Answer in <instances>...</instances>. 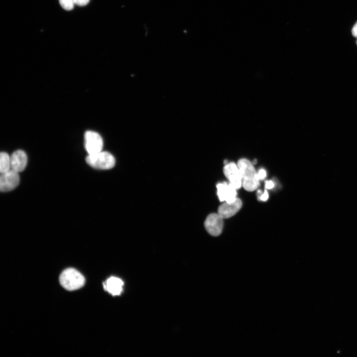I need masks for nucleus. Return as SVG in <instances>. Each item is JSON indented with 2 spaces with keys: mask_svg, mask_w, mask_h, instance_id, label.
Segmentation results:
<instances>
[{
  "mask_svg": "<svg viewBox=\"0 0 357 357\" xmlns=\"http://www.w3.org/2000/svg\"><path fill=\"white\" fill-rule=\"evenodd\" d=\"M11 170V156L5 152L0 154V172H7Z\"/></svg>",
  "mask_w": 357,
  "mask_h": 357,
  "instance_id": "f8f14e48",
  "label": "nucleus"
},
{
  "mask_svg": "<svg viewBox=\"0 0 357 357\" xmlns=\"http://www.w3.org/2000/svg\"><path fill=\"white\" fill-rule=\"evenodd\" d=\"M61 285L68 291L82 288L85 284V278L75 268H69L62 272L60 277Z\"/></svg>",
  "mask_w": 357,
  "mask_h": 357,
  "instance_id": "f03ea898",
  "label": "nucleus"
},
{
  "mask_svg": "<svg viewBox=\"0 0 357 357\" xmlns=\"http://www.w3.org/2000/svg\"><path fill=\"white\" fill-rule=\"evenodd\" d=\"M223 225V218L217 214L209 215L204 222V226L208 233L215 237L221 234Z\"/></svg>",
  "mask_w": 357,
  "mask_h": 357,
  "instance_id": "39448f33",
  "label": "nucleus"
},
{
  "mask_svg": "<svg viewBox=\"0 0 357 357\" xmlns=\"http://www.w3.org/2000/svg\"><path fill=\"white\" fill-rule=\"evenodd\" d=\"M11 170L17 172L25 171L28 164V157L22 150L15 152L11 156Z\"/></svg>",
  "mask_w": 357,
  "mask_h": 357,
  "instance_id": "9d476101",
  "label": "nucleus"
},
{
  "mask_svg": "<svg viewBox=\"0 0 357 357\" xmlns=\"http://www.w3.org/2000/svg\"><path fill=\"white\" fill-rule=\"evenodd\" d=\"M87 164L99 170H109L115 165V159L113 155L107 152H101L96 154L89 155L86 159Z\"/></svg>",
  "mask_w": 357,
  "mask_h": 357,
  "instance_id": "7ed1b4c3",
  "label": "nucleus"
},
{
  "mask_svg": "<svg viewBox=\"0 0 357 357\" xmlns=\"http://www.w3.org/2000/svg\"><path fill=\"white\" fill-rule=\"evenodd\" d=\"M275 186L274 183L271 181H266L265 182V188L271 189Z\"/></svg>",
  "mask_w": 357,
  "mask_h": 357,
  "instance_id": "f3484780",
  "label": "nucleus"
},
{
  "mask_svg": "<svg viewBox=\"0 0 357 357\" xmlns=\"http://www.w3.org/2000/svg\"><path fill=\"white\" fill-rule=\"evenodd\" d=\"M59 3L63 9L68 11L72 10L75 5L74 0H59Z\"/></svg>",
  "mask_w": 357,
  "mask_h": 357,
  "instance_id": "ddd939ff",
  "label": "nucleus"
},
{
  "mask_svg": "<svg viewBox=\"0 0 357 357\" xmlns=\"http://www.w3.org/2000/svg\"><path fill=\"white\" fill-rule=\"evenodd\" d=\"M238 167L240 170L242 180V186L248 192H253L260 186L258 178L253 164L247 159L239 160Z\"/></svg>",
  "mask_w": 357,
  "mask_h": 357,
  "instance_id": "f257e3e1",
  "label": "nucleus"
},
{
  "mask_svg": "<svg viewBox=\"0 0 357 357\" xmlns=\"http://www.w3.org/2000/svg\"><path fill=\"white\" fill-rule=\"evenodd\" d=\"M268 199V194L267 191L265 190L264 193L259 197V199L262 201L265 202Z\"/></svg>",
  "mask_w": 357,
  "mask_h": 357,
  "instance_id": "dca6fc26",
  "label": "nucleus"
},
{
  "mask_svg": "<svg viewBox=\"0 0 357 357\" xmlns=\"http://www.w3.org/2000/svg\"><path fill=\"white\" fill-rule=\"evenodd\" d=\"M84 139L85 149L89 155L96 154L102 151L103 140L98 133L92 131H87Z\"/></svg>",
  "mask_w": 357,
  "mask_h": 357,
  "instance_id": "20e7f679",
  "label": "nucleus"
},
{
  "mask_svg": "<svg viewBox=\"0 0 357 357\" xmlns=\"http://www.w3.org/2000/svg\"></svg>",
  "mask_w": 357,
  "mask_h": 357,
  "instance_id": "6ab92c4d",
  "label": "nucleus"
},
{
  "mask_svg": "<svg viewBox=\"0 0 357 357\" xmlns=\"http://www.w3.org/2000/svg\"><path fill=\"white\" fill-rule=\"evenodd\" d=\"M259 180H264L266 177V172L265 170L262 169L258 173Z\"/></svg>",
  "mask_w": 357,
  "mask_h": 357,
  "instance_id": "2eb2a0df",
  "label": "nucleus"
},
{
  "mask_svg": "<svg viewBox=\"0 0 357 357\" xmlns=\"http://www.w3.org/2000/svg\"><path fill=\"white\" fill-rule=\"evenodd\" d=\"M124 283L120 279L114 277L108 279L103 283L105 290L113 296H119L123 291Z\"/></svg>",
  "mask_w": 357,
  "mask_h": 357,
  "instance_id": "9b49d317",
  "label": "nucleus"
},
{
  "mask_svg": "<svg viewBox=\"0 0 357 357\" xmlns=\"http://www.w3.org/2000/svg\"><path fill=\"white\" fill-rule=\"evenodd\" d=\"M90 0H74L75 5L79 7L86 6L89 3Z\"/></svg>",
  "mask_w": 357,
  "mask_h": 357,
  "instance_id": "4468645a",
  "label": "nucleus"
},
{
  "mask_svg": "<svg viewBox=\"0 0 357 357\" xmlns=\"http://www.w3.org/2000/svg\"><path fill=\"white\" fill-rule=\"evenodd\" d=\"M242 202L238 198L233 202L221 204L218 208V214L224 219L229 218L235 216L242 207Z\"/></svg>",
  "mask_w": 357,
  "mask_h": 357,
  "instance_id": "1a4fd4ad",
  "label": "nucleus"
},
{
  "mask_svg": "<svg viewBox=\"0 0 357 357\" xmlns=\"http://www.w3.org/2000/svg\"><path fill=\"white\" fill-rule=\"evenodd\" d=\"M19 173L12 170L1 174L0 177V190L8 192L14 190L19 184Z\"/></svg>",
  "mask_w": 357,
  "mask_h": 357,
  "instance_id": "423d86ee",
  "label": "nucleus"
},
{
  "mask_svg": "<svg viewBox=\"0 0 357 357\" xmlns=\"http://www.w3.org/2000/svg\"><path fill=\"white\" fill-rule=\"evenodd\" d=\"M223 172L229 183L232 184L237 190L242 187L241 174L238 165L235 163L231 162L226 164L224 167Z\"/></svg>",
  "mask_w": 357,
  "mask_h": 357,
  "instance_id": "0eeeda50",
  "label": "nucleus"
},
{
  "mask_svg": "<svg viewBox=\"0 0 357 357\" xmlns=\"http://www.w3.org/2000/svg\"><path fill=\"white\" fill-rule=\"evenodd\" d=\"M352 33L354 37L357 38V22L356 23L352 29Z\"/></svg>",
  "mask_w": 357,
  "mask_h": 357,
  "instance_id": "a211bd4d",
  "label": "nucleus"
},
{
  "mask_svg": "<svg viewBox=\"0 0 357 357\" xmlns=\"http://www.w3.org/2000/svg\"><path fill=\"white\" fill-rule=\"evenodd\" d=\"M217 195L221 202L231 203L237 199V189L231 183L226 182L218 184L217 186Z\"/></svg>",
  "mask_w": 357,
  "mask_h": 357,
  "instance_id": "6e6552de",
  "label": "nucleus"
}]
</instances>
